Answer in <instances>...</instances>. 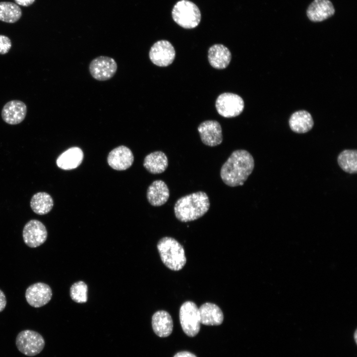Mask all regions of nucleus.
I'll list each match as a JSON object with an SVG mask.
<instances>
[{"label":"nucleus","instance_id":"obj_28","mask_svg":"<svg viewBox=\"0 0 357 357\" xmlns=\"http://www.w3.org/2000/svg\"><path fill=\"white\" fill-rule=\"evenodd\" d=\"M6 304V299L3 292L0 290V312L5 308Z\"/></svg>","mask_w":357,"mask_h":357},{"label":"nucleus","instance_id":"obj_20","mask_svg":"<svg viewBox=\"0 0 357 357\" xmlns=\"http://www.w3.org/2000/svg\"><path fill=\"white\" fill-rule=\"evenodd\" d=\"M152 326L154 332L157 336L166 337L172 332L173 319L168 312L159 310L156 312L152 316Z\"/></svg>","mask_w":357,"mask_h":357},{"label":"nucleus","instance_id":"obj_30","mask_svg":"<svg viewBox=\"0 0 357 357\" xmlns=\"http://www.w3.org/2000/svg\"><path fill=\"white\" fill-rule=\"evenodd\" d=\"M174 357H196L194 354L188 352H180L178 353Z\"/></svg>","mask_w":357,"mask_h":357},{"label":"nucleus","instance_id":"obj_7","mask_svg":"<svg viewBox=\"0 0 357 357\" xmlns=\"http://www.w3.org/2000/svg\"><path fill=\"white\" fill-rule=\"evenodd\" d=\"M215 106L218 113L222 117L233 118L242 113L244 104L239 95L232 93H224L217 98Z\"/></svg>","mask_w":357,"mask_h":357},{"label":"nucleus","instance_id":"obj_17","mask_svg":"<svg viewBox=\"0 0 357 357\" xmlns=\"http://www.w3.org/2000/svg\"><path fill=\"white\" fill-rule=\"evenodd\" d=\"M200 323L208 326L219 325L223 321L224 315L216 304L206 302L198 308Z\"/></svg>","mask_w":357,"mask_h":357},{"label":"nucleus","instance_id":"obj_12","mask_svg":"<svg viewBox=\"0 0 357 357\" xmlns=\"http://www.w3.org/2000/svg\"><path fill=\"white\" fill-rule=\"evenodd\" d=\"M197 129L201 140L205 145L214 147L222 142V130L218 121L214 120H205L199 125Z\"/></svg>","mask_w":357,"mask_h":357},{"label":"nucleus","instance_id":"obj_23","mask_svg":"<svg viewBox=\"0 0 357 357\" xmlns=\"http://www.w3.org/2000/svg\"><path fill=\"white\" fill-rule=\"evenodd\" d=\"M54 201L51 196L45 192H39L32 197L30 206L32 210L37 214L45 215L52 209Z\"/></svg>","mask_w":357,"mask_h":357},{"label":"nucleus","instance_id":"obj_9","mask_svg":"<svg viewBox=\"0 0 357 357\" xmlns=\"http://www.w3.org/2000/svg\"><path fill=\"white\" fill-rule=\"evenodd\" d=\"M117 67L114 59L107 56H100L91 61L89 68L91 75L94 79L105 81L113 77Z\"/></svg>","mask_w":357,"mask_h":357},{"label":"nucleus","instance_id":"obj_14","mask_svg":"<svg viewBox=\"0 0 357 357\" xmlns=\"http://www.w3.org/2000/svg\"><path fill=\"white\" fill-rule=\"evenodd\" d=\"M27 114V106L21 101L11 100L6 103L1 111V117L6 123L17 124L24 119Z\"/></svg>","mask_w":357,"mask_h":357},{"label":"nucleus","instance_id":"obj_8","mask_svg":"<svg viewBox=\"0 0 357 357\" xmlns=\"http://www.w3.org/2000/svg\"><path fill=\"white\" fill-rule=\"evenodd\" d=\"M176 55L175 49L172 44L167 40H162L155 43L151 47L149 54L151 61L159 66H167L174 61Z\"/></svg>","mask_w":357,"mask_h":357},{"label":"nucleus","instance_id":"obj_29","mask_svg":"<svg viewBox=\"0 0 357 357\" xmlns=\"http://www.w3.org/2000/svg\"><path fill=\"white\" fill-rule=\"evenodd\" d=\"M15 2L20 5L29 6L32 5L35 0H14Z\"/></svg>","mask_w":357,"mask_h":357},{"label":"nucleus","instance_id":"obj_21","mask_svg":"<svg viewBox=\"0 0 357 357\" xmlns=\"http://www.w3.org/2000/svg\"><path fill=\"white\" fill-rule=\"evenodd\" d=\"M289 125L291 130L298 133H304L310 130L314 121L310 114L304 110L293 113L289 119Z\"/></svg>","mask_w":357,"mask_h":357},{"label":"nucleus","instance_id":"obj_4","mask_svg":"<svg viewBox=\"0 0 357 357\" xmlns=\"http://www.w3.org/2000/svg\"><path fill=\"white\" fill-rule=\"evenodd\" d=\"M174 21L181 27L192 29L197 27L201 20L198 6L188 0H180L174 5L172 12Z\"/></svg>","mask_w":357,"mask_h":357},{"label":"nucleus","instance_id":"obj_2","mask_svg":"<svg viewBox=\"0 0 357 357\" xmlns=\"http://www.w3.org/2000/svg\"><path fill=\"white\" fill-rule=\"evenodd\" d=\"M210 206L207 194L204 191H199L178 199L174 205V213L178 220L182 222H187L204 216Z\"/></svg>","mask_w":357,"mask_h":357},{"label":"nucleus","instance_id":"obj_19","mask_svg":"<svg viewBox=\"0 0 357 357\" xmlns=\"http://www.w3.org/2000/svg\"><path fill=\"white\" fill-rule=\"evenodd\" d=\"M83 157V151L80 148L73 147L61 154L57 158L56 163L61 169L72 170L81 164Z\"/></svg>","mask_w":357,"mask_h":357},{"label":"nucleus","instance_id":"obj_16","mask_svg":"<svg viewBox=\"0 0 357 357\" xmlns=\"http://www.w3.org/2000/svg\"><path fill=\"white\" fill-rule=\"evenodd\" d=\"M170 197V190L166 183L162 180L154 181L147 190V198L153 206H160L165 204Z\"/></svg>","mask_w":357,"mask_h":357},{"label":"nucleus","instance_id":"obj_13","mask_svg":"<svg viewBox=\"0 0 357 357\" xmlns=\"http://www.w3.org/2000/svg\"><path fill=\"white\" fill-rule=\"evenodd\" d=\"M133 161L132 152L125 146H120L112 150L107 158L109 165L118 171L127 169L132 165Z\"/></svg>","mask_w":357,"mask_h":357},{"label":"nucleus","instance_id":"obj_6","mask_svg":"<svg viewBox=\"0 0 357 357\" xmlns=\"http://www.w3.org/2000/svg\"><path fill=\"white\" fill-rule=\"evenodd\" d=\"M16 345L22 354L32 357L38 355L43 350L45 341L42 336L38 332L25 330L20 332L17 336Z\"/></svg>","mask_w":357,"mask_h":357},{"label":"nucleus","instance_id":"obj_1","mask_svg":"<svg viewBox=\"0 0 357 357\" xmlns=\"http://www.w3.org/2000/svg\"><path fill=\"white\" fill-rule=\"evenodd\" d=\"M254 160L247 150L234 151L222 165L220 177L224 183L230 187L242 185L253 172Z\"/></svg>","mask_w":357,"mask_h":357},{"label":"nucleus","instance_id":"obj_26","mask_svg":"<svg viewBox=\"0 0 357 357\" xmlns=\"http://www.w3.org/2000/svg\"><path fill=\"white\" fill-rule=\"evenodd\" d=\"M87 285L83 281L74 283L70 289L71 299L77 303H84L87 300Z\"/></svg>","mask_w":357,"mask_h":357},{"label":"nucleus","instance_id":"obj_25","mask_svg":"<svg viewBox=\"0 0 357 357\" xmlns=\"http://www.w3.org/2000/svg\"><path fill=\"white\" fill-rule=\"evenodd\" d=\"M22 11L16 3L0 2V20L9 23L17 22L21 17Z\"/></svg>","mask_w":357,"mask_h":357},{"label":"nucleus","instance_id":"obj_18","mask_svg":"<svg viewBox=\"0 0 357 357\" xmlns=\"http://www.w3.org/2000/svg\"><path fill=\"white\" fill-rule=\"evenodd\" d=\"M208 58L212 67L218 69H224L231 61V53L223 45L215 44L209 48Z\"/></svg>","mask_w":357,"mask_h":357},{"label":"nucleus","instance_id":"obj_15","mask_svg":"<svg viewBox=\"0 0 357 357\" xmlns=\"http://www.w3.org/2000/svg\"><path fill=\"white\" fill-rule=\"evenodd\" d=\"M335 13L332 3L329 0H314L309 5L306 14L308 18L313 22H320Z\"/></svg>","mask_w":357,"mask_h":357},{"label":"nucleus","instance_id":"obj_24","mask_svg":"<svg viewBox=\"0 0 357 357\" xmlns=\"http://www.w3.org/2000/svg\"><path fill=\"white\" fill-rule=\"evenodd\" d=\"M337 162L340 168L350 174L357 173V150L345 149L339 154Z\"/></svg>","mask_w":357,"mask_h":357},{"label":"nucleus","instance_id":"obj_27","mask_svg":"<svg viewBox=\"0 0 357 357\" xmlns=\"http://www.w3.org/2000/svg\"><path fill=\"white\" fill-rule=\"evenodd\" d=\"M11 47L10 39L5 35H0V55L8 53Z\"/></svg>","mask_w":357,"mask_h":357},{"label":"nucleus","instance_id":"obj_11","mask_svg":"<svg viewBox=\"0 0 357 357\" xmlns=\"http://www.w3.org/2000/svg\"><path fill=\"white\" fill-rule=\"evenodd\" d=\"M52 297V291L50 287L42 282L30 285L25 292V298L28 304L36 308L47 304Z\"/></svg>","mask_w":357,"mask_h":357},{"label":"nucleus","instance_id":"obj_5","mask_svg":"<svg viewBox=\"0 0 357 357\" xmlns=\"http://www.w3.org/2000/svg\"><path fill=\"white\" fill-rule=\"evenodd\" d=\"M179 320L184 332L189 337H194L199 332L200 321L198 308L191 301L184 302L179 309Z\"/></svg>","mask_w":357,"mask_h":357},{"label":"nucleus","instance_id":"obj_31","mask_svg":"<svg viewBox=\"0 0 357 357\" xmlns=\"http://www.w3.org/2000/svg\"><path fill=\"white\" fill-rule=\"evenodd\" d=\"M354 338L355 340L356 343L357 344V330H356V331L355 332Z\"/></svg>","mask_w":357,"mask_h":357},{"label":"nucleus","instance_id":"obj_10","mask_svg":"<svg viewBox=\"0 0 357 357\" xmlns=\"http://www.w3.org/2000/svg\"><path fill=\"white\" fill-rule=\"evenodd\" d=\"M24 242L30 247H37L47 239L48 233L45 225L37 220H31L24 227L22 233Z\"/></svg>","mask_w":357,"mask_h":357},{"label":"nucleus","instance_id":"obj_3","mask_svg":"<svg viewBox=\"0 0 357 357\" xmlns=\"http://www.w3.org/2000/svg\"><path fill=\"white\" fill-rule=\"evenodd\" d=\"M157 248L163 263L170 269L178 271L185 264L184 250L174 238L167 237L162 238L158 242Z\"/></svg>","mask_w":357,"mask_h":357},{"label":"nucleus","instance_id":"obj_22","mask_svg":"<svg viewBox=\"0 0 357 357\" xmlns=\"http://www.w3.org/2000/svg\"><path fill=\"white\" fill-rule=\"evenodd\" d=\"M143 166L149 173L152 174H161L168 168V159L163 152L155 151L145 157Z\"/></svg>","mask_w":357,"mask_h":357}]
</instances>
